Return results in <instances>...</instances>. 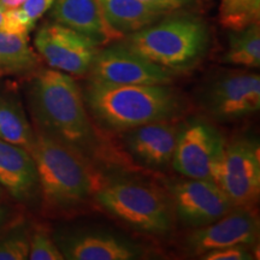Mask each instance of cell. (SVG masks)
Listing matches in <instances>:
<instances>
[{"mask_svg":"<svg viewBox=\"0 0 260 260\" xmlns=\"http://www.w3.org/2000/svg\"><path fill=\"white\" fill-rule=\"evenodd\" d=\"M30 106L37 128L92 162L102 145L71 75L54 69L39 71L30 87Z\"/></svg>","mask_w":260,"mask_h":260,"instance_id":"6da1fadb","label":"cell"},{"mask_svg":"<svg viewBox=\"0 0 260 260\" xmlns=\"http://www.w3.org/2000/svg\"><path fill=\"white\" fill-rule=\"evenodd\" d=\"M82 95L99 125L115 132L171 121L184 109L181 94L170 84H110L88 80Z\"/></svg>","mask_w":260,"mask_h":260,"instance_id":"7a4b0ae2","label":"cell"},{"mask_svg":"<svg viewBox=\"0 0 260 260\" xmlns=\"http://www.w3.org/2000/svg\"><path fill=\"white\" fill-rule=\"evenodd\" d=\"M44 203L52 211L86 204L103 186L92 162L35 126L30 151Z\"/></svg>","mask_w":260,"mask_h":260,"instance_id":"3957f363","label":"cell"},{"mask_svg":"<svg viewBox=\"0 0 260 260\" xmlns=\"http://www.w3.org/2000/svg\"><path fill=\"white\" fill-rule=\"evenodd\" d=\"M167 16L125 35L121 42L171 74L189 73L209 53L210 29L203 19L194 16Z\"/></svg>","mask_w":260,"mask_h":260,"instance_id":"277c9868","label":"cell"},{"mask_svg":"<svg viewBox=\"0 0 260 260\" xmlns=\"http://www.w3.org/2000/svg\"><path fill=\"white\" fill-rule=\"evenodd\" d=\"M94 199L110 214L138 232L167 235L174 229L175 214L169 197L144 182L117 180L104 183Z\"/></svg>","mask_w":260,"mask_h":260,"instance_id":"5b68a950","label":"cell"},{"mask_svg":"<svg viewBox=\"0 0 260 260\" xmlns=\"http://www.w3.org/2000/svg\"><path fill=\"white\" fill-rule=\"evenodd\" d=\"M225 145L212 124L203 119H190L178 128L172 168L186 178L216 182Z\"/></svg>","mask_w":260,"mask_h":260,"instance_id":"8992f818","label":"cell"},{"mask_svg":"<svg viewBox=\"0 0 260 260\" xmlns=\"http://www.w3.org/2000/svg\"><path fill=\"white\" fill-rule=\"evenodd\" d=\"M199 103L211 118L234 122L260 110L259 74H222L205 83Z\"/></svg>","mask_w":260,"mask_h":260,"instance_id":"52a82bcc","label":"cell"},{"mask_svg":"<svg viewBox=\"0 0 260 260\" xmlns=\"http://www.w3.org/2000/svg\"><path fill=\"white\" fill-rule=\"evenodd\" d=\"M216 183L235 207H249L260 194V148L252 139H237L225 145Z\"/></svg>","mask_w":260,"mask_h":260,"instance_id":"ba28073f","label":"cell"},{"mask_svg":"<svg viewBox=\"0 0 260 260\" xmlns=\"http://www.w3.org/2000/svg\"><path fill=\"white\" fill-rule=\"evenodd\" d=\"M34 45L51 69L71 76L88 74L100 50V46L88 38L56 22L44 24L39 29Z\"/></svg>","mask_w":260,"mask_h":260,"instance_id":"9c48e42d","label":"cell"},{"mask_svg":"<svg viewBox=\"0 0 260 260\" xmlns=\"http://www.w3.org/2000/svg\"><path fill=\"white\" fill-rule=\"evenodd\" d=\"M58 248L68 260H136L145 249L122 234L99 228H70L54 236Z\"/></svg>","mask_w":260,"mask_h":260,"instance_id":"30bf717a","label":"cell"},{"mask_svg":"<svg viewBox=\"0 0 260 260\" xmlns=\"http://www.w3.org/2000/svg\"><path fill=\"white\" fill-rule=\"evenodd\" d=\"M89 80L110 84H171L174 74L132 51L122 42L99 50Z\"/></svg>","mask_w":260,"mask_h":260,"instance_id":"8fae6325","label":"cell"},{"mask_svg":"<svg viewBox=\"0 0 260 260\" xmlns=\"http://www.w3.org/2000/svg\"><path fill=\"white\" fill-rule=\"evenodd\" d=\"M168 189L175 217L190 228L213 223L235 207L213 181L188 178L172 182Z\"/></svg>","mask_w":260,"mask_h":260,"instance_id":"7c38bea8","label":"cell"},{"mask_svg":"<svg viewBox=\"0 0 260 260\" xmlns=\"http://www.w3.org/2000/svg\"><path fill=\"white\" fill-rule=\"evenodd\" d=\"M259 237V218L249 207H233L213 223L195 228L186 240L187 251L201 255L211 249L233 245H254Z\"/></svg>","mask_w":260,"mask_h":260,"instance_id":"4fadbf2b","label":"cell"},{"mask_svg":"<svg viewBox=\"0 0 260 260\" xmlns=\"http://www.w3.org/2000/svg\"><path fill=\"white\" fill-rule=\"evenodd\" d=\"M180 125L152 122L126 130L125 146L132 158L146 168L162 170L171 164Z\"/></svg>","mask_w":260,"mask_h":260,"instance_id":"5bb4252c","label":"cell"},{"mask_svg":"<svg viewBox=\"0 0 260 260\" xmlns=\"http://www.w3.org/2000/svg\"><path fill=\"white\" fill-rule=\"evenodd\" d=\"M51 18L102 46L119 37L106 24L98 0H54Z\"/></svg>","mask_w":260,"mask_h":260,"instance_id":"9a60e30c","label":"cell"},{"mask_svg":"<svg viewBox=\"0 0 260 260\" xmlns=\"http://www.w3.org/2000/svg\"><path fill=\"white\" fill-rule=\"evenodd\" d=\"M0 186L15 199L27 201L39 189L35 162L27 149L0 139Z\"/></svg>","mask_w":260,"mask_h":260,"instance_id":"2e32d148","label":"cell"},{"mask_svg":"<svg viewBox=\"0 0 260 260\" xmlns=\"http://www.w3.org/2000/svg\"><path fill=\"white\" fill-rule=\"evenodd\" d=\"M98 4L106 24L119 39L153 24L170 14L140 0H98Z\"/></svg>","mask_w":260,"mask_h":260,"instance_id":"e0dca14e","label":"cell"},{"mask_svg":"<svg viewBox=\"0 0 260 260\" xmlns=\"http://www.w3.org/2000/svg\"><path fill=\"white\" fill-rule=\"evenodd\" d=\"M40 57L30 47L27 34L0 31V76L32 73Z\"/></svg>","mask_w":260,"mask_h":260,"instance_id":"ac0fdd59","label":"cell"},{"mask_svg":"<svg viewBox=\"0 0 260 260\" xmlns=\"http://www.w3.org/2000/svg\"><path fill=\"white\" fill-rule=\"evenodd\" d=\"M0 139L30 151L34 129L21 103L14 96L0 95Z\"/></svg>","mask_w":260,"mask_h":260,"instance_id":"d6986e66","label":"cell"},{"mask_svg":"<svg viewBox=\"0 0 260 260\" xmlns=\"http://www.w3.org/2000/svg\"><path fill=\"white\" fill-rule=\"evenodd\" d=\"M226 64L255 69L260 67V24L229 30V47L223 57Z\"/></svg>","mask_w":260,"mask_h":260,"instance_id":"ffe728a7","label":"cell"},{"mask_svg":"<svg viewBox=\"0 0 260 260\" xmlns=\"http://www.w3.org/2000/svg\"><path fill=\"white\" fill-rule=\"evenodd\" d=\"M219 23L228 30H241L259 22L260 0H220Z\"/></svg>","mask_w":260,"mask_h":260,"instance_id":"44dd1931","label":"cell"},{"mask_svg":"<svg viewBox=\"0 0 260 260\" xmlns=\"http://www.w3.org/2000/svg\"><path fill=\"white\" fill-rule=\"evenodd\" d=\"M54 0H25L21 8L9 10L14 32L27 34L35 27L39 18L51 9Z\"/></svg>","mask_w":260,"mask_h":260,"instance_id":"7402d4cb","label":"cell"},{"mask_svg":"<svg viewBox=\"0 0 260 260\" xmlns=\"http://www.w3.org/2000/svg\"><path fill=\"white\" fill-rule=\"evenodd\" d=\"M30 260H64L60 249L45 230H37L29 237V254Z\"/></svg>","mask_w":260,"mask_h":260,"instance_id":"603a6c76","label":"cell"},{"mask_svg":"<svg viewBox=\"0 0 260 260\" xmlns=\"http://www.w3.org/2000/svg\"><path fill=\"white\" fill-rule=\"evenodd\" d=\"M29 254L27 234H14L0 241V260H25Z\"/></svg>","mask_w":260,"mask_h":260,"instance_id":"cb8c5ba5","label":"cell"},{"mask_svg":"<svg viewBox=\"0 0 260 260\" xmlns=\"http://www.w3.org/2000/svg\"><path fill=\"white\" fill-rule=\"evenodd\" d=\"M203 260H253L254 255L247 245H233L211 249L200 255Z\"/></svg>","mask_w":260,"mask_h":260,"instance_id":"d4e9b609","label":"cell"},{"mask_svg":"<svg viewBox=\"0 0 260 260\" xmlns=\"http://www.w3.org/2000/svg\"><path fill=\"white\" fill-rule=\"evenodd\" d=\"M140 2L145 3L146 5L152 6V8L162 10L167 12H174L176 10H181L187 8L195 3V0H140Z\"/></svg>","mask_w":260,"mask_h":260,"instance_id":"484cf974","label":"cell"},{"mask_svg":"<svg viewBox=\"0 0 260 260\" xmlns=\"http://www.w3.org/2000/svg\"><path fill=\"white\" fill-rule=\"evenodd\" d=\"M0 31L14 32V30H12L11 21H10L9 12L3 8H0Z\"/></svg>","mask_w":260,"mask_h":260,"instance_id":"4316f807","label":"cell"},{"mask_svg":"<svg viewBox=\"0 0 260 260\" xmlns=\"http://www.w3.org/2000/svg\"><path fill=\"white\" fill-rule=\"evenodd\" d=\"M24 2L25 0H0V8L9 11V10L21 8L24 4Z\"/></svg>","mask_w":260,"mask_h":260,"instance_id":"83f0119b","label":"cell"},{"mask_svg":"<svg viewBox=\"0 0 260 260\" xmlns=\"http://www.w3.org/2000/svg\"><path fill=\"white\" fill-rule=\"evenodd\" d=\"M6 218H8V210H6L5 206L0 204V225L5 222Z\"/></svg>","mask_w":260,"mask_h":260,"instance_id":"f1b7e54d","label":"cell"}]
</instances>
